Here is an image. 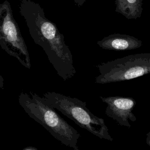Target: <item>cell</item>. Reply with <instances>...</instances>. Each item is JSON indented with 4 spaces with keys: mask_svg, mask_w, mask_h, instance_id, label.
I'll use <instances>...</instances> for the list:
<instances>
[{
    "mask_svg": "<svg viewBox=\"0 0 150 150\" xmlns=\"http://www.w3.org/2000/svg\"><path fill=\"white\" fill-rule=\"evenodd\" d=\"M19 8L32 39L43 49L57 75L64 81L71 79L76 73L73 56L56 25L46 17L37 2L20 0Z\"/></svg>",
    "mask_w": 150,
    "mask_h": 150,
    "instance_id": "6da1fadb",
    "label": "cell"
},
{
    "mask_svg": "<svg viewBox=\"0 0 150 150\" xmlns=\"http://www.w3.org/2000/svg\"><path fill=\"white\" fill-rule=\"evenodd\" d=\"M19 103L28 115L42 125L57 140L63 145L79 150V132L65 121L43 98L36 93L21 92Z\"/></svg>",
    "mask_w": 150,
    "mask_h": 150,
    "instance_id": "7a4b0ae2",
    "label": "cell"
},
{
    "mask_svg": "<svg viewBox=\"0 0 150 150\" xmlns=\"http://www.w3.org/2000/svg\"><path fill=\"white\" fill-rule=\"evenodd\" d=\"M42 98L48 105L61 112L80 127L100 139L113 141L104 120L94 115L87 108L86 102L53 91L44 93Z\"/></svg>",
    "mask_w": 150,
    "mask_h": 150,
    "instance_id": "3957f363",
    "label": "cell"
},
{
    "mask_svg": "<svg viewBox=\"0 0 150 150\" xmlns=\"http://www.w3.org/2000/svg\"><path fill=\"white\" fill-rule=\"evenodd\" d=\"M100 74L95 79L98 84H105L134 79L150 73V53L128 55L97 66Z\"/></svg>",
    "mask_w": 150,
    "mask_h": 150,
    "instance_id": "277c9868",
    "label": "cell"
},
{
    "mask_svg": "<svg viewBox=\"0 0 150 150\" xmlns=\"http://www.w3.org/2000/svg\"><path fill=\"white\" fill-rule=\"evenodd\" d=\"M0 46L23 66L30 69V55L8 1L0 4Z\"/></svg>",
    "mask_w": 150,
    "mask_h": 150,
    "instance_id": "5b68a950",
    "label": "cell"
},
{
    "mask_svg": "<svg viewBox=\"0 0 150 150\" xmlns=\"http://www.w3.org/2000/svg\"><path fill=\"white\" fill-rule=\"evenodd\" d=\"M102 101L107 104L105 113L121 126L127 128L131 127L128 122L137 120V117L132 113V110L136 105V101L132 97L121 96L101 97Z\"/></svg>",
    "mask_w": 150,
    "mask_h": 150,
    "instance_id": "8992f818",
    "label": "cell"
},
{
    "mask_svg": "<svg viewBox=\"0 0 150 150\" xmlns=\"http://www.w3.org/2000/svg\"><path fill=\"white\" fill-rule=\"evenodd\" d=\"M102 49L114 51H124L139 48L142 44L141 40L128 35L114 33L104 37L97 42Z\"/></svg>",
    "mask_w": 150,
    "mask_h": 150,
    "instance_id": "52a82bcc",
    "label": "cell"
},
{
    "mask_svg": "<svg viewBox=\"0 0 150 150\" xmlns=\"http://www.w3.org/2000/svg\"><path fill=\"white\" fill-rule=\"evenodd\" d=\"M115 12L128 19H137L142 12V0H115Z\"/></svg>",
    "mask_w": 150,
    "mask_h": 150,
    "instance_id": "ba28073f",
    "label": "cell"
},
{
    "mask_svg": "<svg viewBox=\"0 0 150 150\" xmlns=\"http://www.w3.org/2000/svg\"><path fill=\"white\" fill-rule=\"evenodd\" d=\"M86 1V0H74L75 4L79 7L82 6Z\"/></svg>",
    "mask_w": 150,
    "mask_h": 150,
    "instance_id": "9c48e42d",
    "label": "cell"
},
{
    "mask_svg": "<svg viewBox=\"0 0 150 150\" xmlns=\"http://www.w3.org/2000/svg\"><path fill=\"white\" fill-rule=\"evenodd\" d=\"M0 89H4V80L2 76L0 74Z\"/></svg>",
    "mask_w": 150,
    "mask_h": 150,
    "instance_id": "30bf717a",
    "label": "cell"
},
{
    "mask_svg": "<svg viewBox=\"0 0 150 150\" xmlns=\"http://www.w3.org/2000/svg\"><path fill=\"white\" fill-rule=\"evenodd\" d=\"M23 150H38V148L32 146H28L23 149Z\"/></svg>",
    "mask_w": 150,
    "mask_h": 150,
    "instance_id": "8fae6325",
    "label": "cell"
},
{
    "mask_svg": "<svg viewBox=\"0 0 150 150\" xmlns=\"http://www.w3.org/2000/svg\"><path fill=\"white\" fill-rule=\"evenodd\" d=\"M149 134H150V132H148V134H147V136H146V144L149 146L150 145V143H149V141H150V139H149V137H150V136H149Z\"/></svg>",
    "mask_w": 150,
    "mask_h": 150,
    "instance_id": "7c38bea8",
    "label": "cell"
}]
</instances>
